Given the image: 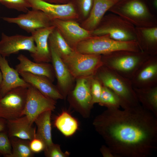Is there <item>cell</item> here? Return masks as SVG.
Returning <instances> with one entry per match:
<instances>
[{"instance_id":"1","label":"cell","mask_w":157,"mask_h":157,"mask_svg":"<svg viewBox=\"0 0 157 157\" xmlns=\"http://www.w3.org/2000/svg\"><path fill=\"white\" fill-rule=\"evenodd\" d=\"M93 124L115 157H148L157 149V117L141 104L107 108Z\"/></svg>"},{"instance_id":"2","label":"cell","mask_w":157,"mask_h":157,"mask_svg":"<svg viewBox=\"0 0 157 157\" xmlns=\"http://www.w3.org/2000/svg\"><path fill=\"white\" fill-rule=\"evenodd\" d=\"M94 76L102 84L113 91L119 97L120 107L125 109L140 104L131 80L102 65Z\"/></svg>"},{"instance_id":"3","label":"cell","mask_w":157,"mask_h":157,"mask_svg":"<svg viewBox=\"0 0 157 157\" xmlns=\"http://www.w3.org/2000/svg\"><path fill=\"white\" fill-rule=\"evenodd\" d=\"M108 11L119 16L135 27L157 26L156 16L144 0H121Z\"/></svg>"},{"instance_id":"4","label":"cell","mask_w":157,"mask_h":157,"mask_svg":"<svg viewBox=\"0 0 157 157\" xmlns=\"http://www.w3.org/2000/svg\"><path fill=\"white\" fill-rule=\"evenodd\" d=\"M150 56L141 51L120 50L101 55L103 65L131 79L142 63Z\"/></svg>"},{"instance_id":"5","label":"cell","mask_w":157,"mask_h":157,"mask_svg":"<svg viewBox=\"0 0 157 157\" xmlns=\"http://www.w3.org/2000/svg\"><path fill=\"white\" fill-rule=\"evenodd\" d=\"M75 48L76 50L82 53L101 55L120 50L141 51L135 40L119 41L108 35H92L80 42Z\"/></svg>"},{"instance_id":"6","label":"cell","mask_w":157,"mask_h":157,"mask_svg":"<svg viewBox=\"0 0 157 157\" xmlns=\"http://www.w3.org/2000/svg\"><path fill=\"white\" fill-rule=\"evenodd\" d=\"M92 35H108L121 41H136L135 26L119 16L111 13L104 15Z\"/></svg>"},{"instance_id":"7","label":"cell","mask_w":157,"mask_h":157,"mask_svg":"<svg viewBox=\"0 0 157 157\" xmlns=\"http://www.w3.org/2000/svg\"><path fill=\"white\" fill-rule=\"evenodd\" d=\"M61 58L72 76L77 78L94 76L103 65L101 55L83 54L74 49Z\"/></svg>"},{"instance_id":"8","label":"cell","mask_w":157,"mask_h":157,"mask_svg":"<svg viewBox=\"0 0 157 157\" xmlns=\"http://www.w3.org/2000/svg\"><path fill=\"white\" fill-rule=\"evenodd\" d=\"M28 88H16L0 98V118L8 120L22 116L26 104Z\"/></svg>"},{"instance_id":"9","label":"cell","mask_w":157,"mask_h":157,"mask_svg":"<svg viewBox=\"0 0 157 157\" xmlns=\"http://www.w3.org/2000/svg\"><path fill=\"white\" fill-rule=\"evenodd\" d=\"M55 106V100L44 95L30 85L28 88L26 104L22 116H26L33 124L39 115L46 111H53Z\"/></svg>"},{"instance_id":"10","label":"cell","mask_w":157,"mask_h":157,"mask_svg":"<svg viewBox=\"0 0 157 157\" xmlns=\"http://www.w3.org/2000/svg\"><path fill=\"white\" fill-rule=\"evenodd\" d=\"M2 18L8 23L17 24L31 33L38 29L52 25V20L45 13L40 10L33 8L16 17H3Z\"/></svg>"},{"instance_id":"11","label":"cell","mask_w":157,"mask_h":157,"mask_svg":"<svg viewBox=\"0 0 157 157\" xmlns=\"http://www.w3.org/2000/svg\"><path fill=\"white\" fill-rule=\"evenodd\" d=\"M25 50L31 54L35 52L36 47L33 36L17 34L8 35L2 33L0 40V54L6 57L21 51Z\"/></svg>"},{"instance_id":"12","label":"cell","mask_w":157,"mask_h":157,"mask_svg":"<svg viewBox=\"0 0 157 157\" xmlns=\"http://www.w3.org/2000/svg\"><path fill=\"white\" fill-rule=\"evenodd\" d=\"M31 8L43 12L51 20H68L76 18L77 13L71 3L59 4L49 3L42 0H26Z\"/></svg>"},{"instance_id":"13","label":"cell","mask_w":157,"mask_h":157,"mask_svg":"<svg viewBox=\"0 0 157 157\" xmlns=\"http://www.w3.org/2000/svg\"><path fill=\"white\" fill-rule=\"evenodd\" d=\"M131 80L133 88L157 86V55L150 56L138 68Z\"/></svg>"},{"instance_id":"14","label":"cell","mask_w":157,"mask_h":157,"mask_svg":"<svg viewBox=\"0 0 157 157\" xmlns=\"http://www.w3.org/2000/svg\"><path fill=\"white\" fill-rule=\"evenodd\" d=\"M51 24L58 30L69 45L75 47L80 42L92 35L91 31L81 27L74 21L55 19L52 21Z\"/></svg>"},{"instance_id":"15","label":"cell","mask_w":157,"mask_h":157,"mask_svg":"<svg viewBox=\"0 0 157 157\" xmlns=\"http://www.w3.org/2000/svg\"><path fill=\"white\" fill-rule=\"evenodd\" d=\"M53 25L37 30L31 33L36 45L35 53L31 54L34 62L48 63L51 61L49 36L55 28Z\"/></svg>"},{"instance_id":"16","label":"cell","mask_w":157,"mask_h":157,"mask_svg":"<svg viewBox=\"0 0 157 157\" xmlns=\"http://www.w3.org/2000/svg\"><path fill=\"white\" fill-rule=\"evenodd\" d=\"M0 69L2 80L0 85L2 97L11 90L18 87L28 88L30 85L19 76L15 69L11 67L6 57L0 54Z\"/></svg>"},{"instance_id":"17","label":"cell","mask_w":157,"mask_h":157,"mask_svg":"<svg viewBox=\"0 0 157 157\" xmlns=\"http://www.w3.org/2000/svg\"><path fill=\"white\" fill-rule=\"evenodd\" d=\"M19 74L26 83L46 97L55 100L63 99V96L59 91L46 77L27 72Z\"/></svg>"},{"instance_id":"18","label":"cell","mask_w":157,"mask_h":157,"mask_svg":"<svg viewBox=\"0 0 157 157\" xmlns=\"http://www.w3.org/2000/svg\"><path fill=\"white\" fill-rule=\"evenodd\" d=\"M25 115L7 120L6 131L9 138L16 137L31 141L35 137L36 129Z\"/></svg>"},{"instance_id":"19","label":"cell","mask_w":157,"mask_h":157,"mask_svg":"<svg viewBox=\"0 0 157 157\" xmlns=\"http://www.w3.org/2000/svg\"><path fill=\"white\" fill-rule=\"evenodd\" d=\"M19 63L15 66L19 73L27 72L38 75L46 77L52 82L54 81L55 73L52 65L47 63L33 62L23 54L17 57Z\"/></svg>"},{"instance_id":"20","label":"cell","mask_w":157,"mask_h":157,"mask_svg":"<svg viewBox=\"0 0 157 157\" xmlns=\"http://www.w3.org/2000/svg\"><path fill=\"white\" fill-rule=\"evenodd\" d=\"M135 33L140 50L150 56L157 55V26L135 27Z\"/></svg>"},{"instance_id":"21","label":"cell","mask_w":157,"mask_h":157,"mask_svg":"<svg viewBox=\"0 0 157 157\" xmlns=\"http://www.w3.org/2000/svg\"><path fill=\"white\" fill-rule=\"evenodd\" d=\"M93 76L77 78L72 92L73 97L78 107L82 112L87 114L93 105L91 93V81Z\"/></svg>"},{"instance_id":"22","label":"cell","mask_w":157,"mask_h":157,"mask_svg":"<svg viewBox=\"0 0 157 157\" xmlns=\"http://www.w3.org/2000/svg\"><path fill=\"white\" fill-rule=\"evenodd\" d=\"M119 1L93 0L88 17L83 23V28L92 31L98 26L106 13Z\"/></svg>"},{"instance_id":"23","label":"cell","mask_w":157,"mask_h":157,"mask_svg":"<svg viewBox=\"0 0 157 157\" xmlns=\"http://www.w3.org/2000/svg\"><path fill=\"white\" fill-rule=\"evenodd\" d=\"M50 49L51 62L58 86L65 94L67 93L72 85L73 77L61 57L53 49L50 47Z\"/></svg>"},{"instance_id":"24","label":"cell","mask_w":157,"mask_h":157,"mask_svg":"<svg viewBox=\"0 0 157 157\" xmlns=\"http://www.w3.org/2000/svg\"><path fill=\"white\" fill-rule=\"evenodd\" d=\"M51 110H48L43 112L39 115L34 121L37 127L35 137L44 142L45 147L53 143L51 121Z\"/></svg>"},{"instance_id":"25","label":"cell","mask_w":157,"mask_h":157,"mask_svg":"<svg viewBox=\"0 0 157 157\" xmlns=\"http://www.w3.org/2000/svg\"><path fill=\"white\" fill-rule=\"evenodd\" d=\"M133 89L141 105L157 117V86Z\"/></svg>"},{"instance_id":"26","label":"cell","mask_w":157,"mask_h":157,"mask_svg":"<svg viewBox=\"0 0 157 157\" xmlns=\"http://www.w3.org/2000/svg\"><path fill=\"white\" fill-rule=\"evenodd\" d=\"M56 128L64 135H73L78 128L77 121L67 112L64 111L57 117L54 122Z\"/></svg>"},{"instance_id":"27","label":"cell","mask_w":157,"mask_h":157,"mask_svg":"<svg viewBox=\"0 0 157 157\" xmlns=\"http://www.w3.org/2000/svg\"><path fill=\"white\" fill-rule=\"evenodd\" d=\"M48 42L49 47L53 49L61 58L69 54L74 50L56 28L50 35Z\"/></svg>"},{"instance_id":"28","label":"cell","mask_w":157,"mask_h":157,"mask_svg":"<svg viewBox=\"0 0 157 157\" xmlns=\"http://www.w3.org/2000/svg\"><path fill=\"white\" fill-rule=\"evenodd\" d=\"M12 148L11 154L8 157H32L34 153L31 150L30 141L16 137L10 138Z\"/></svg>"},{"instance_id":"29","label":"cell","mask_w":157,"mask_h":157,"mask_svg":"<svg viewBox=\"0 0 157 157\" xmlns=\"http://www.w3.org/2000/svg\"><path fill=\"white\" fill-rule=\"evenodd\" d=\"M98 104L107 108H119L120 107L118 96L110 89L103 85Z\"/></svg>"},{"instance_id":"30","label":"cell","mask_w":157,"mask_h":157,"mask_svg":"<svg viewBox=\"0 0 157 157\" xmlns=\"http://www.w3.org/2000/svg\"><path fill=\"white\" fill-rule=\"evenodd\" d=\"M0 3L8 8L26 13L31 8L26 0H1Z\"/></svg>"},{"instance_id":"31","label":"cell","mask_w":157,"mask_h":157,"mask_svg":"<svg viewBox=\"0 0 157 157\" xmlns=\"http://www.w3.org/2000/svg\"><path fill=\"white\" fill-rule=\"evenodd\" d=\"M12 152L11 143L6 131L0 132V154L8 157Z\"/></svg>"},{"instance_id":"32","label":"cell","mask_w":157,"mask_h":157,"mask_svg":"<svg viewBox=\"0 0 157 157\" xmlns=\"http://www.w3.org/2000/svg\"><path fill=\"white\" fill-rule=\"evenodd\" d=\"M102 85L100 81L93 76L91 81V93L93 105L98 103L101 95Z\"/></svg>"},{"instance_id":"33","label":"cell","mask_w":157,"mask_h":157,"mask_svg":"<svg viewBox=\"0 0 157 157\" xmlns=\"http://www.w3.org/2000/svg\"><path fill=\"white\" fill-rule=\"evenodd\" d=\"M44 151L45 156L47 157H65L69 155L67 152H62L59 145L53 143L46 147Z\"/></svg>"},{"instance_id":"34","label":"cell","mask_w":157,"mask_h":157,"mask_svg":"<svg viewBox=\"0 0 157 157\" xmlns=\"http://www.w3.org/2000/svg\"><path fill=\"white\" fill-rule=\"evenodd\" d=\"M29 146L31 150L34 154L44 151L45 147L44 142L36 137L30 141Z\"/></svg>"},{"instance_id":"35","label":"cell","mask_w":157,"mask_h":157,"mask_svg":"<svg viewBox=\"0 0 157 157\" xmlns=\"http://www.w3.org/2000/svg\"><path fill=\"white\" fill-rule=\"evenodd\" d=\"M93 0H78L81 12L84 17L88 16L92 8Z\"/></svg>"},{"instance_id":"36","label":"cell","mask_w":157,"mask_h":157,"mask_svg":"<svg viewBox=\"0 0 157 157\" xmlns=\"http://www.w3.org/2000/svg\"><path fill=\"white\" fill-rule=\"evenodd\" d=\"M100 151L104 157H115L110 148L105 145H103L100 149Z\"/></svg>"},{"instance_id":"37","label":"cell","mask_w":157,"mask_h":157,"mask_svg":"<svg viewBox=\"0 0 157 157\" xmlns=\"http://www.w3.org/2000/svg\"><path fill=\"white\" fill-rule=\"evenodd\" d=\"M7 120L0 118V132L6 131Z\"/></svg>"},{"instance_id":"38","label":"cell","mask_w":157,"mask_h":157,"mask_svg":"<svg viewBox=\"0 0 157 157\" xmlns=\"http://www.w3.org/2000/svg\"><path fill=\"white\" fill-rule=\"evenodd\" d=\"M154 7L156 9L157 8V0H153L152 3Z\"/></svg>"},{"instance_id":"39","label":"cell","mask_w":157,"mask_h":157,"mask_svg":"<svg viewBox=\"0 0 157 157\" xmlns=\"http://www.w3.org/2000/svg\"><path fill=\"white\" fill-rule=\"evenodd\" d=\"M42 0L49 2V3H53V2H55L57 0Z\"/></svg>"},{"instance_id":"40","label":"cell","mask_w":157,"mask_h":157,"mask_svg":"<svg viewBox=\"0 0 157 157\" xmlns=\"http://www.w3.org/2000/svg\"><path fill=\"white\" fill-rule=\"evenodd\" d=\"M2 80V74L1 71H0V85H1Z\"/></svg>"},{"instance_id":"41","label":"cell","mask_w":157,"mask_h":157,"mask_svg":"<svg viewBox=\"0 0 157 157\" xmlns=\"http://www.w3.org/2000/svg\"><path fill=\"white\" fill-rule=\"evenodd\" d=\"M2 97L1 93V89H0V98Z\"/></svg>"},{"instance_id":"42","label":"cell","mask_w":157,"mask_h":157,"mask_svg":"<svg viewBox=\"0 0 157 157\" xmlns=\"http://www.w3.org/2000/svg\"><path fill=\"white\" fill-rule=\"evenodd\" d=\"M118 0V1H120V0Z\"/></svg>"},{"instance_id":"43","label":"cell","mask_w":157,"mask_h":157,"mask_svg":"<svg viewBox=\"0 0 157 157\" xmlns=\"http://www.w3.org/2000/svg\"><path fill=\"white\" fill-rule=\"evenodd\" d=\"M1 155L0 154V156Z\"/></svg>"},{"instance_id":"44","label":"cell","mask_w":157,"mask_h":157,"mask_svg":"<svg viewBox=\"0 0 157 157\" xmlns=\"http://www.w3.org/2000/svg\"><path fill=\"white\" fill-rule=\"evenodd\" d=\"M1 0H0V1H1Z\"/></svg>"}]
</instances>
